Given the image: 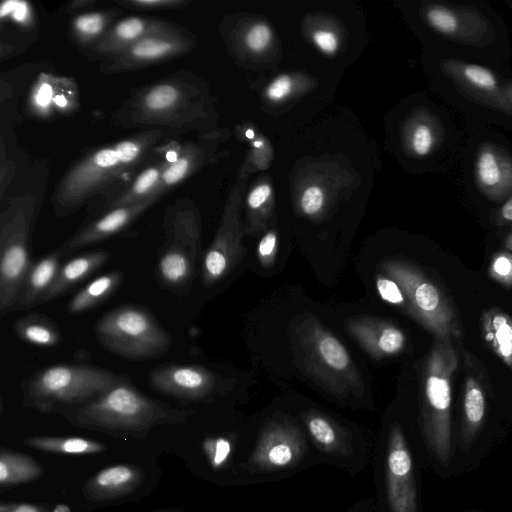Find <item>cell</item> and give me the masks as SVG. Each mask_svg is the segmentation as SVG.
<instances>
[{"label": "cell", "mask_w": 512, "mask_h": 512, "mask_svg": "<svg viewBox=\"0 0 512 512\" xmlns=\"http://www.w3.org/2000/svg\"><path fill=\"white\" fill-rule=\"evenodd\" d=\"M178 143L158 130H144L87 153L62 177L55 189V214L68 217L94 197L104 199Z\"/></svg>", "instance_id": "cell-1"}, {"label": "cell", "mask_w": 512, "mask_h": 512, "mask_svg": "<svg viewBox=\"0 0 512 512\" xmlns=\"http://www.w3.org/2000/svg\"><path fill=\"white\" fill-rule=\"evenodd\" d=\"M420 17L432 43V51L484 64L506 63L511 43L501 16L482 1H433Z\"/></svg>", "instance_id": "cell-2"}, {"label": "cell", "mask_w": 512, "mask_h": 512, "mask_svg": "<svg viewBox=\"0 0 512 512\" xmlns=\"http://www.w3.org/2000/svg\"><path fill=\"white\" fill-rule=\"evenodd\" d=\"M206 102L198 80L179 70L130 92L111 116L125 129L158 130L174 138L201 128Z\"/></svg>", "instance_id": "cell-3"}, {"label": "cell", "mask_w": 512, "mask_h": 512, "mask_svg": "<svg viewBox=\"0 0 512 512\" xmlns=\"http://www.w3.org/2000/svg\"><path fill=\"white\" fill-rule=\"evenodd\" d=\"M433 79L444 99L473 119L512 129L502 74L493 67L431 52Z\"/></svg>", "instance_id": "cell-4"}, {"label": "cell", "mask_w": 512, "mask_h": 512, "mask_svg": "<svg viewBox=\"0 0 512 512\" xmlns=\"http://www.w3.org/2000/svg\"><path fill=\"white\" fill-rule=\"evenodd\" d=\"M67 417L79 426L144 432L159 424L184 422L187 413L142 394L127 377Z\"/></svg>", "instance_id": "cell-5"}, {"label": "cell", "mask_w": 512, "mask_h": 512, "mask_svg": "<svg viewBox=\"0 0 512 512\" xmlns=\"http://www.w3.org/2000/svg\"><path fill=\"white\" fill-rule=\"evenodd\" d=\"M293 343L304 371L329 393L343 397L363 389L361 374L345 346L313 315L295 320Z\"/></svg>", "instance_id": "cell-6"}, {"label": "cell", "mask_w": 512, "mask_h": 512, "mask_svg": "<svg viewBox=\"0 0 512 512\" xmlns=\"http://www.w3.org/2000/svg\"><path fill=\"white\" fill-rule=\"evenodd\" d=\"M127 378L98 366L59 363L44 367L21 383L24 402L39 410L56 405L82 406Z\"/></svg>", "instance_id": "cell-7"}, {"label": "cell", "mask_w": 512, "mask_h": 512, "mask_svg": "<svg viewBox=\"0 0 512 512\" xmlns=\"http://www.w3.org/2000/svg\"><path fill=\"white\" fill-rule=\"evenodd\" d=\"M163 243L158 252L156 279L172 293L189 291L201 252V225L197 208L187 197L167 206Z\"/></svg>", "instance_id": "cell-8"}, {"label": "cell", "mask_w": 512, "mask_h": 512, "mask_svg": "<svg viewBox=\"0 0 512 512\" xmlns=\"http://www.w3.org/2000/svg\"><path fill=\"white\" fill-rule=\"evenodd\" d=\"M38 203L30 194L2 201L0 212V315L14 311L22 283L32 264L31 239Z\"/></svg>", "instance_id": "cell-9"}, {"label": "cell", "mask_w": 512, "mask_h": 512, "mask_svg": "<svg viewBox=\"0 0 512 512\" xmlns=\"http://www.w3.org/2000/svg\"><path fill=\"white\" fill-rule=\"evenodd\" d=\"M95 334L106 350L132 360L160 358L173 342L146 307L134 304L121 305L105 313L95 324Z\"/></svg>", "instance_id": "cell-10"}, {"label": "cell", "mask_w": 512, "mask_h": 512, "mask_svg": "<svg viewBox=\"0 0 512 512\" xmlns=\"http://www.w3.org/2000/svg\"><path fill=\"white\" fill-rule=\"evenodd\" d=\"M472 187L489 200L501 203L512 194V151L493 137L476 140L469 149Z\"/></svg>", "instance_id": "cell-11"}, {"label": "cell", "mask_w": 512, "mask_h": 512, "mask_svg": "<svg viewBox=\"0 0 512 512\" xmlns=\"http://www.w3.org/2000/svg\"><path fill=\"white\" fill-rule=\"evenodd\" d=\"M193 45L194 39L186 29L179 33L149 36L103 59L100 71L111 75L146 68L186 54Z\"/></svg>", "instance_id": "cell-12"}, {"label": "cell", "mask_w": 512, "mask_h": 512, "mask_svg": "<svg viewBox=\"0 0 512 512\" xmlns=\"http://www.w3.org/2000/svg\"><path fill=\"white\" fill-rule=\"evenodd\" d=\"M148 383L157 392L183 400L201 401L215 393L217 375L197 364H167L152 369Z\"/></svg>", "instance_id": "cell-13"}, {"label": "cell", "mask_w": 512, "mask_h": 512, "mask_svg": "<svg viewBox=\"0 0 512 512\" xmlns=\"http://www.w3.org/2000/svg\"><path fill=\"white\" fill-rule=\"evenodd\" d=\"M386 489L391 512H418L412 459L397 425L389 433Z\"/></svg>", "instance_id": "cell-14"}, {"label": "cell", "mask_w": 512, "mask_h": 512, "mask_svg": "<svg viewBox=\"0 0 512 512\" xmlns=\"http://www.w3.org/2000/svg\"><path fill=\"white\" fill-rule=\"evenodd\" d=\"M183 30L185 28L170 21L130 16L114 23L98 42L85 49V54L102 61L146 37Z\"/></svg>", "instance_id": "cell-15"}, {"label": "cell", "mask_w": 512, "mask_h": 512, "mask_svg": "<svg viewBox=\"0 0 512 512\" xmlns=\"http://www.w3.org/2000/svg\"><path fill=\"white\" fill-rule=\"evenodd\" d=\"M243 255L242 237L236 218L226 213L201 264L203 285L211 287L223 280L239 263Z\"/></svg>", "instance_id": "cell-16"}, {"label": "cell", "mask_w": 512, "mask_h": 512, "mask_svg": "<svg viewBox=\"0 0 512 512\" xmlns=\"http://www.w3.org/2000/svg\"><path fill=\"white\" fill-rule=\"evenodd\" d=\"M301 450L298 431L288 423L273 422L263 430L251 459L261 469H279L294 463Z\"/></svg>", "instance_id": "cell-17"}, {"label": "cell", "mask_w": 512, "mask_h": 512, "mask_svg": "<svg viewBox=\"0 0 512 512\" xmlns=\"http://www.w3.org/2000/svg\"><path fill=\"white\" fill-rule=\"evenodd\" d=\"M157 200V198H148L101 213L99 217L82 227L62 244L65 252L85 248L118 234L131 225Z\"/></svg>", "instance_id": "cell-18"}, {"label": "cell", "mask_w": 512, "mask_h": 512, "mask_svg": "<svg viewBox=\"0 0 512 512\" xmlns=\"http://www.w3.org/2000/svg\"><path fill=\"white\" fill-rule=\"evenodd\" d=\"M79 106L76 82L67 77L41 73L28 97V110L37 117L71 113Z\"/></svg>", "instance_id": "cell-19"}, {"label": "cell", "mask_w": 512, "mask_h": 512, "mask_svg": "<svg viewBox=\"0 0 512 512\" xmlns=\"http://www.w3.org/2000/svg\"><path fill=\"white\" fill-rule=\"evenodd\" d=\"M345 330L362 349L374 359H383L399 353L405 343L403 332L394 324L368 316L349 318Z\"/></svg>", "instance_id": "cell-20"}, {"label": "cell", "mask_w": 512, "mask_h": 512, "mask_svg": "<svg viewBox=\"0 0 512 512\" xmlns=\"http://www.w3.org/2000/svg\"><path fill=\"white\" fill-rule=\"evenodd\" d=\"M180 144L167 154L149 164L125 186L108 197L101 199L100 211L104 213L113 208L134 204L148 198H157L156 191L161 181L162 174L168 163L176 156Z\"/></svg>", "instance_id": "cell-21"}, {"label": "cell", "mask_w": 512, "mask_h": 512, "mask_svg": "<svg viewBox=\"0 0 512 512\" xmlns=\"http://www.w3.org/2000/svg\"><path fill=\"white\" fill-rule=\"evenodd\" d=\"M65 252L61 245L30 265L20 289L14 311L30 309L42 303L61 267Z\"/></svg>", "instance_id": "cell-22"}, {"label": "cell", "mask_w": 512, "mask_h": 512, "mask_svg": "<svg viewBox=\"0 0 512 512\" xmlns=\"http://www.w3.org/2000/svg\"><path fill=\"white\" fill-rule=\"evenodd\" d=\"M110 258V251L97 249L69 259L61 265L55 281L44 296L42 303L62 296L99 270Z\"/></svg>", "instance_id": "cell-23"}, {"label": "cell", "mask_w": 512, "mask_h": 512, "mask_svg": "<svg viewBox=\"0 0 512 512\" xmlns=\"http://www.w3.org/2000/svg\"><path fill=\"white\" fill-rule=\"evenodd\" d=\"M140 470L132 465L118 464L107 467L87 481L85 494L94 500H108L132 492L141 481Z\"/></svg>", "instance_id": "cell-24"}, {"label": "cell", "mask_w": 512, "mask_h": 512, "mask_svg": "<svg viewBox=\"0 0 512 512\" xmlns=\"http://www.w3.org/2000/svg\"><path fill=\"white\" fill-rule=\"evenodd\" d=\"M123 277V272L120 270L97 276L70 299L67 311L71 315H78L104 303L120 287Z\"/></svg>", "instance_id": "cell-25"}, {"label": "cell", "mask_w": 512, "mask_h": 512, "mask_svg": "<svg viewBox=\"0 0 512 512\" xmlns=\"http://www.w3.org/2000/svg\"><path fill=\"white\" fill-rule=\"evenodd\" d=\"M204 160L203 150L199 144L185 142L180 145L176 156L166 166L156 195L160 198L173 187L188 179Z\"/></svg>", "instance_id": "cell-26"}, {"label": "cell", "mask_w": 512, "mask_h": 512, "mask_svg": "<svg viewBox=\"0 0 512 512\" xmlns=\"http://www.w3.org/2000/svg\"><path fill=\"white\" fill-rule=\"evenodd\" d=\"M14 334L23 342L39 346L54 347L61 342L57 324L46 315L31 313L13 323Z\"/></svg>", "instance_id": "cell-27"}, {"label": "cell", "mask_w": 512, "mask_h": 512, "mask_svg": "<svg viewBox=\"0 0 512 512\" xmlns=\"http://www.w3.org/2000/svg\"><path fill=\"white\" fill-rule=\"evenodd\" d=\"M116 12L89 11L78 14L70 24V33L81 48L87 49L98 42L114 24Z\"/></svg>", "instance_id": "cell-28"}, {"label": "cell", "mask_w": 512, "mask_h": 512, "mask_svg": "<svg viewBox=\"0 0 512 512\" xmlns=\"http://www.w3.org/2000/svg\"><path fill=\"white\" fill-rule=\"evenodd\" d=\"M42 474V468L27 455L2 450L0 454V484L8 486L31 481Z\"/></svg>", "instance_id": "cell-29"}, {"label": "cell", "mask_w": 512, "mask_h": 512, "mask_svg": "<svg viewBox=\"0 0 512 512\" xmlns=\"http://www.w3.org/2000/svg\"><path fill=\"white\" fill-rule=\"evenodd\" d=\"M25 443L34 449L72 455L98 453L106 450V446L98 441L82 437H31Z\"/></svg>", "instance_id": "cell-30"}, {"label": "cell", "mask_w": 512, "mask_h": 512, "mask_svg": "<svg viewBox=\"0 0 512 512\" xmlns=\"http://www.w3.org/2000/svg\"><path fill=\"white\" fill-rule=\"evenodd\" d=\"M305 423L310 435L321 447L334 449L339 444V437L334 425L324 416L309 414L305 417Z\"/></svg>", "instance_id": "cell-31"}, {"label": "cell", "mask_w": 512, "mask_h": 512, "mask_svg": "<svg viewBox=\"0 0 512 512\" xmlns=\"http://www.w3.org/2000/svg\"><path fill=\"white\" fill-rule=\"evenodd\" d=\"M203 449L213 468L222 466L231 452L230 441L223 437L208 438L203 443Z\"/></svg>", "instance_id": "cell-32"}, {"label": "cell", "mask_w": 512, "mask_h": 512, "mask_svg": "<svg viewBox=\"0 0 512 512\" xmlns=\"http://www.w3.org/2000/svg\"><path fill=\"white\" fill-rule=\"evenodd\" d=\"M118 6L133 10H170L180 9L188 5L187 0H119Z\"/></svg>", "instance_id": "cell-33"}, {"label": "cell", "mask_w": 512, "mask_h": 512, "mask_svg": "<svg viewBox=\"0 0 512 512\" xmlns=\"http://www.w3.org/2000/svg\"><path fill=\"white\" fill-rule=\"evenodd\" d=\"M278 237L274 231L267 232L259 241L257 257L262 267L271 268L276 260Z\"/></svg>", "instance_id": "cell-34"}, {"label": "cell", "mask_w": 512, "mask_h": 512, "mask_svg": "<svg viewBox=\"0 0 512 512\" xmlns=\"http://www.w3.org/2000/svg\"><path fill=\"white\" fill-rule=\"evenodd\" d=\"M376 286L381 298L391 304L399 305L404 302V296L399 284L391 277L376 276Z\"/></svg>", "instance_id": "cell-35"}, {"label": "cell", "mask_w": 512, "mask_h": 512, "mask_svg": "<svg viewBox=\"0 0 512 512\" xmlns=\"http://www.w3.org/2000/svg\"><path fill=\"white\" fill-rule=\"evenodd\" d=\"M324 204V195L320 188L311 186L307 188L302 194L300 205L301 210L308 216L318 214Z\"/></svg>", "instance_id": "cell-36"}, {"label": "cell", "mask_w": 512, "mask_h": 512, "mask_svg": "<svg viewBox=\"0 0 512 512\" xmlns=\"http://www.w3.org/2000/svg\"><path fill=\"white\" fill-rule=\"evenodd\" d=\"M271 39L270 28L264 23L254 25L246 36L247 46L254 52H260L266 48Z\"/></svg>", "instance_id": "cell-37"}, {"label": "cell", "mask_w": 512, "mask_h": 512, "mask_svg": "<svg viewBox=\"0 0 512 512\" xmlns=\"http://www.w3.org/2000/svg\"><path fill=\"white\" fill-rule=\"evenodd\" d=\"M496 338L502 355L508 357L512 354V328L507 324L506 320L497 316L494 319Z\"/></svg>", "instance_id": "cell-38"}, {"label": "cell", "mask_w": 512, "mask_h": 512, "mask_svg": "<svg viewBox=\"0 0 512 512\" xmlns=\"http://www.w3.org/2000/svg\"><path fill=\"white\" fill-rule=\"evenodd\" d=\"M0 195L1 200H4L5 192L9 186L12 178L15 175L16 167L12 161L5 156L4 146L1 147V159H0Z\"/></svg>", "instance_id": "cell-39"}, {"label": "cell", "mask_w": 512, "mask_h": 512, "mask_svg": "<svg viewBox=\"0 0 512 512\" xmlns=\"http://www.w3.org/2000/svg\"><path fill=\"white\" fill-rule=\"evenodd\" d=\"M291 91V79L288 76L277 77L267 88V95L273 101H280Z\"/></svg>", "instance_id": "cell-40"}, {"label": "cell", "mask_w": 512, "mask_h": 512, "mask_svg": "<svg viewBox=\"0 0 512 512\" xmlns=\"http://www.w3.org/2000/svg\"><path fill=\"white\" fill-rule=\"evenodd\" d=\"M313 40L317 47L327 54H333L337 50V38L330 31L320 30L315 32L313 34Z\"/></svg>", "instance_id": "cell-41"}, {"label": "cell", "mask_w": 512, "mask_h": 512, "mask_svg": "<svg viewBox=\"0 0 512 512\" xmlns=\"http://www.w3.org/2000/svg\"><path fill=\"white\" fill-rule=\"evenodd\" d=\"M271 195V188L264 184L254 188L248 196V205L254 210H261Z\"/></svg>", "instance_id": "cell-42"}, {"label": "cell", "mask_w": 512, "mask_h": 512, "mask_svg": "<svg viewBox=\"0 0 512 512\" xmlns=\"http://www.w3.org/2000/svg\"><path fill=\"white\" fill-rule=\"evenodd\" d=\"M95 4H96V2L93 0L73 1L67 5L66 11L68 13L77 12L80 10H84L86 8L89 9V8L93 7Z\"/></svg>", "instance_id": "cell-43"}, {"label": "cell", "mask_w": 512, "mask_h": 512, "mask_svg": "<svg viewBox=\"0 0 512 512\" xmlns=\"http://www.w3.org/2000/svg\"><path fill=\"white\" fill-rule=\"evenodd\" d=\"M494 269L500 275H507L510 272L511 264L507 258L500 257L496 260Z\"/></svg>", "instance_id": "cell-44"}, {"label": "cell", "mask_w": 512, "mask_h": 512, "mask_svg": "<svg viewBox=\"0 0 512 512\" xmlns=\"http://www.w3.org/2000/svg\"><path fill=\"white\" fill-rule=\"evenodd\" d=\"M502 82L505 96L512 107V74H502Z\"/></svg>", "instance_id": "cell-45"}, {"label": "cell", "mask_w": 512, "mask_h": 512, "mask_svg": "<svg viewBox=\"0 0 512 512\" xmlns=\"http://www.w3.org/2000/svg\"><path fill=\"white\" fill-rule=\"evenodd\" d=\"M9 512H41L40 508L31 504H20L14 506Z\"/></svg>", "instance_id": "cell-46"}, {"label": "cell", "mask_w": 512, "mask_h": 512, "mask_svg": "<svg viewBox=\"0 0 512 512\" xmlns=\"http://www.w3.org/2000/svg\"><path fill=\"white\" fill-rule=\"evenodd\" d=\"M70 511L69 508L65 505H59L53 512H67Z\"/></svg>", "instance_id": "cell-47"}, {"label": "cell", "mask_w": 512, "mask_h": 512, "mask_svg": "<svg viewBox=\"0 0 512 512\" xmlns=\"http://www.w3.org/2000/svg\"><path fill=\"white\" fill-rule=\"evenodd\" d=\"M246 136H247L248 138H253V136H254L253 131H252L251 129L247 130V131H246Z\"/></svg>", "instance_id": "cell-48"}, {"label": "cell", "mask_w": 512, "mask_h": 512, "mask_svg": "<svg viewBox=\"0 0 512 512\" xmlns=\"http://www.w3.org/2000/svg\"><path fill=\"white\" fill-rule=\"evenodd\" d=\"M510 9H512V0H505L503 1Z\"/></svg>", "instance_id": "cell-49"}]
</instances>
